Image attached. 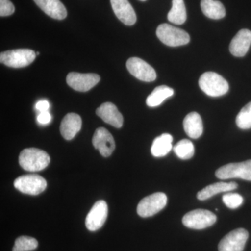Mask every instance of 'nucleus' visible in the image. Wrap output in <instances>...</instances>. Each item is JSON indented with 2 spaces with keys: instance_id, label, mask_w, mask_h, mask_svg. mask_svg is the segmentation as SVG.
Returning a JSON list of instances; mask_svg holds the SVG:
<instances>
[{
  "instance_id": "nucleus-30",
  "label": "nucleus",
  "mask_w": 251,
  "mask_h": 251,
  "mask_svg": "<svg viewBox=\"0 0 251 251\" xmlns=\"http://www.w3.org/2000/svg\"><path fill=\"white\" fill-rule=\"evenodd\" d=\"M37 121L40 125H48L51 121V115L49 112H42L38 115Z\"/></svg>"
},
{
  "instance_id": "nucleus-28",
  "label": "nucleus",
  "mask_w": 251,
  "mask_h": 251,
  "mask_svg": "<svg viewBox=\"0 0 251 251\" xmlns=\"http://www.w3.org/2000/svg\"><path fill=\"white\" fill-rule=\"evenodd\" d=\"M223 202L229 209H234L242 205L244 198L238 193H229L224 195Z\"/></svg>"
},
{
  "instance_id": "nucleus-15",
  "label": "nucleus",
  "mask_w": 251,
  "mask_h": 251,
  "mask_svg": "<svg viewBox=\"0 0 251 251\" xmlns=\"http://www.w3.org/2000/svg\"><path fill=\"white\" fill-rule=\"evenodd\" d=\"M251 44V31L241 29L236 34L229 45V51L234 57H242L247 54Z\"/></svg>"
},
{
  "instance_id": "nucleus-23",
  "label": "nucleus",
  "mask_w": 251,
  "mask_h": 251,
  "mask_svg": "<svg viewBox=\"0 0 251 251\" xmlns=\"http://www.w3.org/2000/svg\"><path fill=\"white\" fill-rule=\"evenodd\" d=\"M174 94V90L166 85L158 86L153 90L147 99V105L150 107H157L161 105L166 99Z\"/></svg>"
},
{
  "instance_id": "nucleus-7",
  "label": "nucleus",
  "mask_w": 251,
  "mask_h": 251,
  "mask_svg": "<svg viewBox=\"0 0 251 251\" xmlns=\"http://www.w3.org/2000/svg\"><path fill=\"white\" fill-rule=\"evenodd\" d=\"M167 202L168 198L165 193H153L141 200L137 207V212L141 217H150L164 209Z\"/></svg>"
},
{
  "instance_id": "nucleus-8",
  "label": "nucleus",
  "mask_w": 251,
  "mask_h": 251,
  "mask_svg": "<svg viewBox=\"0 0 251 251\" xmlns=\"http://www.w3.org/2000/svg\"><path fill=\"white\" fill-rule=\"evenodd\" d=\"M16 189L25 194L36 196L45 191L47 182L38 175H27L19 176L14 181Z\"/></svg>"
},
{
  "instance_id": "nucleus-17",
  "label": "nucleus",
  "mask_w": 251,
  "mask_h": 251,
  "mask_svg": "<svg viewBox=\"0 0 251 251\" xmlns=\"http://www.w3.org/2000/svg\"><path fill=\"white\" fill-rule=\"evenodd\" d=\"M82 127V119L77 114L69 113L63 119L60 125V132L63 138L72 140L80 131Z\"/></svg>"
},
{
  "instance_id": "nucleus-31",
  "label": "nucleus",
  "mask_w": 251,
  "mask_h": 251,
  "mask_svg": "<svg viewBox=\"0 0 251 251\" xmlns=\"http://www.w3.org/2000/svg\"><path fill=\"white\" fill-rule=\"evenodd\" d=\"M50 108L49 102L46 100H39L36 104V109L41 112H46L49 110Z\"/></svg>"
},
{
  "instance_id": "nucleus-12",
  "label": "nucleus",
  "mask_w": 251,
  "mask_h": 251,
  "mask_svg": "<svg viewBox=\"0 0 251 251\" xmlns=\"http://www.w3.org/2000/svg\"><path fill=\"white\" fill-rule=\"evenodd\" d=\"M100 77L95 74H80L72 72L68 74L67 82L74 90L85 92L99 83Z\"/></svg>"
},
{
  "instance_id": "nucleus-24",
  "label": "nucleus",
  "mask_w": 251,
  "mask_h": 251,
  "mask_svg": "<svg viewBox=\"0 0 251 251\" xmlns=\"http://www.w3.org/2000/svg\"><path fill=\"white\" fill-rule=\"evenodd\" d=\"M187 18L184 0H173V6L168 14L170 22L176 25H182Z\"/></svg>"
},
{
  "instance_id": "nucleus-18",
  "label": "nucleus",
  "mask_w": 251,
  "mask_h": 251,
  "mask_svg": "<svg viewBox=\"0 0 251 251\" xmlns=\"http://www.w3.org/2000/svg\"><path fill=\"white\" fill-rule=\"evenodd\" d=\"M36 5L50 17L56 20L67 18V11L59 0H34Z\"/></svg>"
},
{
  "instance_id": "nucleus-20",
  "label": "nucleus",
  "mask_w": 251,
  "mask_h": 251,
  "mask_svg": "<svg viewBox=\"0 0 251 251\" xmlns=\"http://www.w3.org/2000/svg\"><path fill=\"white\" fill-rule=\"evenodd\" d=\"M238 187L235 182H218L209 185L198 193L197 198L200 201H206L220 193L228 192Z\"/></svg>"
},
{
  "instance_id": "nucleus-22",
  "label": "nucleus",
  "mask_w": 251,
  "mask_h": 251,
  "mask_svg": "<svg viewBox=\"0 0 251 251\" xmlns=\"http://www.w3.org/2000/svg\"><path fill=\"white\" fill-rule=\"evenodd\" d=\"M173 136L168 133H163L153 140L151 148V154L155 157L166 156L173 148Z\"/></svg>"
},
{
  "instance_id": "nucleus-14",
  "label": "nucleus",
  "mask_w": 251,
  "mask_h": 251,
  "mask_svg": "<svg viewBox=\"0 0 251 251\" xmlns=\"http://www.w3.org/2000/svg\"><path fill=\"white\" fill-rule=\"evenodd\" d=\"M117 18L126 25L131 26L137 21L136 14L128 0H110Z\"/></svg>"
},
{
  "instance_id": "nucleus-29",
  "label": "nucleus",
  "mask_w": 251,
  "mask_h": 251,
  "mask_svg": "<svg viewBox=\"0 0 251 251\" xmlns=\"http://www.w3.org/2000/svg\"><path fill=\"white\" fill-rule=\"evenodd\" d=\"M15 12V7L10 0H0V16H9Z\"/></svg>"
},
{
  "instance_id": "nucleus-2",
  "label": "nucleus",
  "mask_w": 251,
  "mask_h": 251,
  "mask_svg": "<svg viewBox=\"0 0 251 251\" xmlns=\"http://www.w3.org/2000/svg\"><path fill=\"white\" fill-rule=\"evenodd\" d=\"M199 86L206 95L211 97H221L229 90L228 82L214 72L203 74L200 77Z\"/></svg>"
},
{
  "instance_id": "nucleus-32",
  "label": "nucleus",
  "mask_w": 251,
  "mask_h": 251,
  "mask_svg": "<svg viewBox=\"0 0 251 251\" xmlns=\"http://www.w3.org/2000/svg\"><path fill=\"white\" fill-rule=\"evenodd\" d=\"M140 1H146V0H140Z\"/></svg>"
},
{
  "instance_id": "nucleus-11",
  "label": "nucleus",
  "mask_w": 251,
  "mask_h": 251,
  "mask_svg": "<svg viewBox=\"0 0 251 251\" xmlns=\"http://www.w3.org/2000/svg\"><path fill=\"white\" fill-rule=\"evenodd\" d=\"M108 214V206L104 201H97L92 206L85 220L86 227L92 232L103 227Z\"/></svg>"
},
{
  "instance_id": "nucleus-19",
  "label": "nucleus",
  "mask_w": 251,
  "mask_h": 251,
  "mask_svg": "<svg viewBox=\"0 0 251 251\" xmlns=\"http://www.w3.org/2000/svg\"><path fill=\"white\" fill-rule=\"evenodd\" d=\"M184 128L186 134L193 139H197L203 133V124L201 115L196 112L188 114L184 120Z\"/></svg>"
},
{
  "instance_id": "nucleus-6",
  "label": "nucleus",
  "mask_w": 251,
  "mask_h": 251,
  "mask_svg": "<svg viewBox=\"0 0 251 251\" xmlns=\"http://www.w3.org/2000/svg\"><path fill=\"white\" fill-rule=\"evenodd\" d=\"M216 220V216L211 211L196 209L187 213L183 218L182 223L188 228L202 229L213 226Z\"/></svg>"
},
{
  "instance_id": "nucleus-3",
  "label": "nucleus",
  "mask_w": 251,
  "mask_h": 251,
  "mask_svg": "<svg viewBox=\"0 0 251 251\" xmlns=\"http://www.w3.org/2000/svg\"><path fill=\"white\" fill-rule=\"evenodd\" d=\"M156 35L162 43L171 47L186 45L190 41V36L186 31L166 23L158 26Z\"/></svg>"
},
{
  "instance_id": "nucleus-4",
  "label": "nucleus",
  "mask_w": 251,
  "mask_h": 251,
  "mask_svg": "<svg viewBox=\"0 0 251 251\" xmlns=\"http://www.w3.org/2000/svg\"><path fill=\"white\" fill-rule=\"evenodd\" d=\"M36 54L30 49H16L0 54V62L11 68L27 67L34 62Z\"/></svg>"
},
{
  "instance_id": "nucleus-27",
  "label": "nucleus",
  "mask_w": 251,
  "mask_h": 251,
  "mask_svg": "<svg viewBox=\"0 0 251 251\" xmlns=\"http://www.w3.org/2000/svg\"><path fill=\"white\" fill-rule=\"evenodd\" d=\"M236 124L241 129L251 128V102L246 105L238 114Z\"/></svg>"
},
{
  "instance_id": "nucleus-16",
  "label": "nucleus",
  "mask_w": 251,
  "mask_h": 251,
  "mask_svg": "<svg viewBox=\"0 0 251 251\" xmlns=\"http://www.w3.org/2000/svg\"><path fill=\"white\" fill-rule=\"evenodd\" d=\"M97 115L102 119L105 123L112 125L115 128H121L123 125L124 118L116 105L107 102L97 109Z\"/></svg>"
},
{
  "instance_id": "nucleus-26",
  "label": "nucleus",
  "mask_w": 251,
  "mask_h": 251,
  "mask_svg": "<svg viewBox=\"0 0 251 251\" xmlns=\"http://www.w3.org/2000/svg\"><path fill=\"white\" fill-rule=\"evenodd\" d=\"M37 240L28 236H21L17 238L15 242L13 251H30L37 249Z\"/></svg>"
},
{
  "instance_id": "nucleus-13",
  "label": "nucleus",
  "mask_w": 251,
  "mask_h": 251,
  "mask_svg": "<svg viewBox=\"0 0 251 251\" xmlns=\"http://www.w3.org/2000/svg\"><path fill=\"white\" fill-rule=\"evenodd\" d=\"M92 144L104 157L110 156L115 149V142L111 133L106 128L100 127L96 130Z\"/></svg>"
},
{
  "instance_id": "nucleus-10",
  "label": "nucleus",
  "mask_w": 251,
  "mask_h": 251,
  "mask_svg": "<svg viewBox=\"0 0 251 251\" xmlns=\"http://www.w3.org/2000/svg\"><path fill=\"white\" fill-rule=\"evenodd\" d=\"M128 72L138 80L144 82H153L156 80V74L152 67L138 57H131L126 62Z\"/></svg>"
},
{
  "instance_id": "nucleus-9",
  "label": "nucleus",
  "mask_w": 251,
  "mask_h": 251,
  "mask_svg": "<svg viewBox=\"0 0 251 251\" xmlns=\"http://www.w3.org/2000/svg\"><path fill=\"white\" fill-rule=\"evenodd\" d=\"M249 239V232L244 228L232 230L225 236L219 244V251H243Z\"/></svg>"
},
{
  "instance_id": "nucleus-5",
  "label": "nucleus",
  "mask_w": 251,
  "mask_h": 251,
  "mask_svg": "<svg viewBox=\"0 0 251 251\" xmlns=\"http://www.w3.org/2000/svg\"><path fill=\"white\" fill-rule=\"evenodd\" d=\"M216 177L221 179H229L239 178L251 181V160L232 163L221 167L216 172Z\"/></svg>"
},
{
  "instance_id": "nucleus-25",
  "label": "nucleus",
  "mask_w": 251,
  "mask_h": 251,
  "mask_svg": "<svg viewBox=\"0 0 251 251\" xmlns=\"http://www.w3.org/2000/svg\"><path fill=\"white\" fill-rule=\"evenodd\" d=\"M175 154L183 160L192 158L195 153L194 145L191 140L184 139L180 140L174 148Z\"/></svg>"
},
{
  "instance_id": "nucleus-21",
  "label": "nucleus",
  "mask_w": 251,
  "mask_h": 251,
  "mask_svg": "<svg viewBox=\"0 0 251 251\" xmlns=\"http://www.w3.org/2000/svg\"><path fill=\"white\" fill-rule=\"evenodd\" d=\"M201 9L203 14L211 19L219 20L226 16L224 4L218 0H201Z\"/></svg>"
},
{
  "instance_id": "nucleus-1",
  "label": "nucleus",
  "mask_w": 251,
  "mask_h": 251,
  "mask_svg": "<svg viewBox=\"0 0 251 251\" xmlns=\"http://www.w3.org/2000/svg\"><path fill=\"white\" fill-rule=\"evenodd\" d=\"M50 158L44 150L36 148L23 150L19 156V163L23 169L29 172H38L49 166Z\"/></svg>"
}]
</instances>
